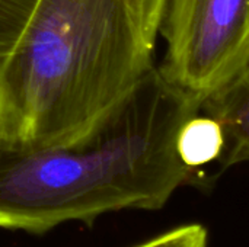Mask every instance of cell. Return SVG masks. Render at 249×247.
<instances>
[{"label": "cell", "mask_w": 249, "mask_h": 247, "mask_svg": "<svg viewBox=\"0 0 249 247\" xmlns=\"http://www.w3.org/2000/svg\"><path fill=\"white\" fill-rule=\"evenodd\" d=\"M201 103L153 66L77 137L41 146L0 144V229L45 233L125 208L159 210L198 181L177 150Z\"/></svg>", "instance_id": "cell-1"}, {"label": "cell", "mask_w": 249, "mask_h": 247, "mask_svg": "<svg viewBox=\"0 0 249 247\" xmlns=\"http://www.w3.org/2000/svg\"><path fill=\"white\" fill-rule=\"evenodd\" d=\"M166 0H38L0 70V144L71 140L155 64Z\"/></svg>", "instance_id": "cell-2"}, {"label": "cell", "mask_w": 249, "mask_h": 247, "mask_svg": "<svg viewBox=\"0 0 249 247\" xmlns=\"http://www.w3.org/2000/svg\"><path fill=\"white\" fill-rule=\"evenodd\" d=\"M159 35L158 68L203 103L249 57V0H166Z\"/></svg>", "instance_id": "cell-3"}, {"label": "cell", "mask_w": 249, "mask_h": 247, "mask_svg": "<svg viewBox=\"0 0 249 247\" xmlns=\"http://www.w3.org/2000/svg\"><path fill=\"white\" fill-rule=\"evenodd\" d=\"M201 111L220 122L225 148L222 170L249 162V57L236 73L201 103Z\"/></svg>", "instance_id": "cell-4"}, {"label": "cell", "mask_w": 249, "mask_h": 247, "mask_svg": "<svg viewBox=\"0 0 249 247\" xmlns=\"http://www.w3.org/2000/svg\"><path fill=\"white\" fill-rule=\"evenodd\" d=\"M225 148V132L210 115H194L179 130L177 150L185 166L198 170L217 162Z\"/></svg>", "instance_id": "cell-5"}, {"label": "cell", "mask_w": 249, "mask_h": 247, "mask_svg": "<svg viewBox=\"0 0 249 247\" xmlns=\"http://www.w3.org/2000/svg\"><path fill=\"white\" fill-rule=\"evenodd\" d=\"M38 0H0V70L9 60Z\"/></svg>", "instance_id": "cell-6"}, {"label": "cell", "mask_w": 249, "mask_h": 247, "mask_svg": "<svg viewBox=\"0 0 249 247\" xmlns=\"http://www.w3.org/2000/svg\"><path fill=\"white\" fill-rule=\"evenodd\" d=\"M134 247H207V229L198 223L184 224Z\"/></svg>", "instance_id": "cell-7"}]
</instances>
